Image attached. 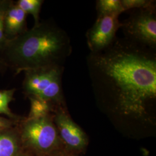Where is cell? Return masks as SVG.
<instances>
[{"instance_id":"6da1fadb","label":"cell","mask_w":156,"mask_h":156,"mask_svg":"<svg viewBox=\"0 0 156 156\" xmlns=\"http://www.w3.org/2000/svg\"><path fill=\"white\" fill-rule=\"evenodd\" d=\"M98 100L121 119L154 124L151 109L156 100V52L124 37L86 58Z\"/></svg>"},{"instance_id":"7a4b0ae2","label":"cell","mask_w":156,"mask_h":156,"mask_svg":"<svg viewBox=\"0 0 156 156\" xmlns=\"http://www.w3.org/2000/svg\"><path fill=\"white\" fill-rule=\"evenodd\" d=\"M73 47L67 32L52 20L40 22L0 50V60L17 75L50 67H64Z\"/></svg>"},{"instance_id":"3957f363","label":"cell","mask_w":156,"mask_h":156,"mask_svg":"<svg viewBox=\"0 0 156 156\" xmlns=\"http://www.w3.org/2000/svg\"><path fill=\"white\" fill-rule=\"evenodd\" d=\"M64 67H54L25 71L23 91L27 97L33 96L63 106L64 97L62 86Z\"/></svg>"},{"instance_id":"277c9868","label":"cell","mask_w":156,"mask_h":156,"mask_svg":"<svg viewBox=\"0 0 156 156\" xmlns=\"http://www.w3.org/2000/svg\"><path fill=\"white\" fill-rule=\"evenodd\" d=\"M20 139L23 144L37 153L49 155L61 144L53 117L50 115L38 119H26L20 128Z\"/></svg>"},{"instance_id":"5b68a950","label":"cell","mask_w":156,"mask_h":156,"mask_svg":"<svg viewBox=\"0 0 156 156\" xmlns=\"http://www.w3.org/2000/svg\"><path fill=\"white\" fill-rule=\"evenodd\" d=\"M120 28L125 38L156 50V6L131 10Z\"/></svg>"},{"instance_id":"8992f818","label":"cell","mask_w":156,"mask_h":156,"mask_svg":"<svg viewBox=\"0 0 156 156\" xmlns=\"http://www.w3.org/2000/svg\"><path fill=\"white\" fill-rule=\"evenodd\" d=\"M121 27L119 15L97 17L93 26L86 34L90 52H97L109 46L117 38L116 33Z\"/></svg>"},{"instance_id":"52a82bcc","label":"cell","mask_w":156,"mask_h":156,"mask_svg":"<svg viewBox=\"0 0 156 156\" xmlns=\"http://www.w3.org/2000/svg\"><path fill=\"white\" fill-rule=\"evenodd\" d=\"M53 120L61 140L71 149L81 151L88 144L86 133L69 116L63 106H56Z\"/></svg>"},{"instance_id":"ba28073f","label":"cell","mask_w":156,"mask_h":156,"mask_svg":"<svg viewBox=\"0 0 156 156\" xmlns=\"http://www.w3.org/2000/svg\"><path fill=\"white\" fill-rule=\"evenodd\" d=\"M27 15L12 1L6 12L4 32L8 41L15 39L27 30Z\"/></svg>"},{"instance_id":"9c48e42d","label":"cell","mask_w":156,"mask_h":156,"mask_svg":"<svg viewBox=\"0 0 156 156\" xmlns=\"http://www.w3.org/2000/svg\"><path fill=\"white\" fill-rule=\"evenodd\" d=\"M20 140V135L13 128L0 131V156H19Z\"/></svg>"},{"instance_id":"30bf717a","label":"cell","mask_w":156,"mask_h":156,"mask_svg":"<svg viewBox=\"0 0 156 156\" xmlns=\"http://www.w3.org/2000/svg\"><path fill=\"white\" fill-rule=\"evenodd\" d=\"M30 101V111L27 119H33L49 116L55 106L50 102L35 97H28Z\"/></svg>"},{"instance_id":"8fae6325","label":"cell","mask_w":156,"mask_h":156,"mask_svg":"<svg viewBox=\"0 0 156 156\" xmlns=\"http://www.w3.org/2000/svg\"><path fill=\"white\" fill-rule=\"evenodd\" d=\"M97 17L116 15L124 12L120 0H98L96 1Z\"/></svg>"},{"instance_id":"7c38bea8","label":"cell","mask_w":156,"mask_h":156,"mask_svg":"<svg viewBox=\"0 0 156 156\" xmlns=\"http://www.w3.org/2000/svg\"><path fill=\"white\" fill-rule=\"evenodd\" d=\"M44 2L43 0H18L15 3L27 15H32L34 25H37L40 22L39 13Z\"/></svg>"},{"instance_id":"4fadbf2b","label":"cell","mask_w":156,"mask_h":156,"mask_svg":"<svg viewBox=\"0 0 156 156\" xmlns=\"http://www.w3.org/2000/svg\"><path fill=\"white\" fill-rule=\"evenodd\" d=\"M15 89L0 90V114H3L11 119L19 121L20 118L12 112L9 108L10 102L13 100Z\"/></svg>"},{"instance_id":"5bb4252c","label":"cell","mask_w":156,"mask_h":156,"mask_svg":"<svg viewBox=\"0 0 156 156\" xmlns=\"http://www.w3.org/2000/svg\"><path fill=\"white\" fill-rule=\"evenodd\" d=\"M120 2L124 12L156 6V1L151 0H120Z\"/></svg>"},{"instance_id":"9a60e30c","label":"cell","mask_w":156,"mask_h":156,"mask_svg":"<svg viewBox=\"0 0 156 156\" xmlns=\"http://www.w3.org/2000/svg\"><path fill=\"white\" fill-rule=\"evenodd\" d=\"M11 2V0H0V50L7 42L4 32V20L6 12Z\"/></svg>"},{"instance_id":"2e32d148","label":"cell","mask_w":156,"mask_h":156,"mask_svg":"<svg viewBox=\"0 0 156 156\" xmlns=\"http://www.w3.org/2000/svg\"><path fill=\"white\" fill-rule=\"evenodd\" d=\"M19 121L14 120L11 119H6L4 117H0V131H5L13 128L16 125Z\"/></svg>"},{"instance_id":"e0dca14e","label":"cell","mask_w":156,"mask_h":156,"mask_svg":"<svg viewBox=\"0 0 156 156\" xmlns=\"http://www.w3.org/2000/svg\"><path fill=\"white\" fill-rule=\"evenodd\" d=\"M7 69L5 65L0 60V72H5Z\"/></svg>"},{"instance_id":"ac0fdd59","label":"cell","mask_w":156,"mask_h":156,"mask_svg":"<svg viewBox=\"0 0 156 156\" xmlns=\"http://www.w3.org/2000/svg\"><path fill=\"white\" fill-rule=\"evenodd\" d=\"M18 156H27V155H23V154H19Z\"/></svg>"},{"instance_id":"d6986e66","label":"cell","mask_w":156,"mask_h":156,"mask_svg":"<svg viewBox=\"0 0 156 156\" xmlns=\"http://www.w3.org/2000/svg\"><path fill=\"white\" fill-rule=\"evenodd\" d=\"M58 156V155H57V154H53V155H51V156Z\"/></svg>"}]
</instances>
